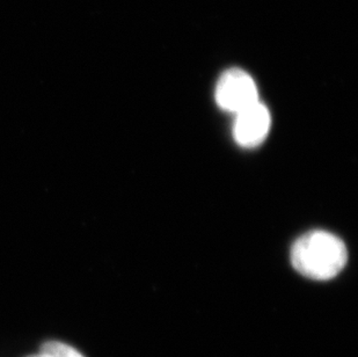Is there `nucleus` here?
I'll list each match as a JSON object with an SVG mask.
<instances>
[{"instance_id":"nucleus-5","label":"nucleus","mask_w":358,"mask_h":357,"mask_svg":"<svg viewBox=\"0 0 358 357\" xmlns=\"http://www.w3.org/2000/svg\"><path fill=\"white\" fill-rule=\"evenodd\" d=\"M29 357H49V356H47V355L41 354V355H34V356H29Z\"/></svg>"},{"instance_id":"nucleus-3","label":"nucleus","mask_w":358,"mask_h":357,"mask_svg":"<svg viewBox=\"0 0 358 357\" xmlns=\"http://www.w3.org/2000/svg\"><path fill=\"white\" fill-rule=\"evenodd\" d=\"M271 122V113L260 102L239 111L234 125L236 142L243 148L259 146L267 137Z\"/></svg>"},{"instance_id":"nucleus-1","label":"nucleus","mask_w":358,"mask_h":357,"mask_svg":"<svg viewBox=\"0 0 358 357\" xmlns=\"http://www.w3.org/2000/svg\"><path fill=\"white\" fill-rule=\"evenodd\" d=\"M348 261V250L338 237L311 231L299 237L291 250V263L303 276L327 281L338 276Z\"/></svg>"},{"instance_id":"nucleus-2","label":"nucleus","mask_w":358,"mask_h":357,"mask_svg":"<svg viewBox=\"0 0 358 357\" xmlns=\"http://www.w3.org/2000/svg\"><path fill=\"white\" fill-rule=\"evenodd\" d=\"M215 98L223 111L237 114L259 102V92L250 74L240 69H230L220 76Z\"/></svg>"},{"instance_id":"nucleus-4","label":"nucleus","mask_w":358,"mask_h":357,"mask_svg":"<svg viewBox=\"0 0 358 357\" xmlns=\"http://www.w3.org/2000/svg\"><path fill=\"white\" fill-rule=\"evenodd\" d=\"M41 354L49 357H84L80 353L61 342H47L41 348Z\"/></svg>"}]
</instances>
